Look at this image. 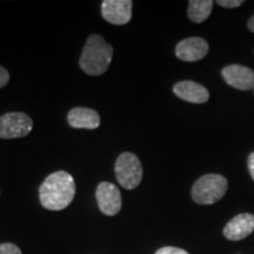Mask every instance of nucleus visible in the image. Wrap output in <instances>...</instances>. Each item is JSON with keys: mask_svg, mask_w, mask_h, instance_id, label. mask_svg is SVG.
<instances>
[{"mask_svg": "<svg viewBox=\"0 0 254 254\" xmlns=\"http://www.w3.org/2000/svg\"><path fill=\"white\" fill-rule=\"evenodd\" d=\"M173 92L180 99L193 104H204L209 99L207 88L195 81L184 80L177 82L173 86Z\"/></svg>", "mask_w": 254, "mask_h": 254, "instance_id": "nucleus-11", "label": "nucleus"}, {"mask_svg": "<svg viewBox=\"0 0 254 254\" xmlns=\"http://www.w3.org/2000/svg\"><path fill=\"white\" fill-rule=\"evenodd\" d=\"M114 172L118 183L125 190H134L140 185L142 166L139 158L131 152H124L117 158Z\"/></svg>", "mask_w": 254, "mask_h": 254, "instance_id": "nucleus-4", "label": "nucleus"}, {"mask_svg": "<svg viewBox=\"0 0 254 254\" xmlns=\"http://www.w3.org/2000/svg\"><path fill=\"white\" fill-rule=\"evenodd\" d=\"M95 196L99 209L105 215L113 217L122 209V193L112 183H100L95 190Z\"/></svg>", "mask_w": 254, "mask_h": 254, "instance_id": "nucleus-6", "label": "nucleus"}, {"mask_svg": "<svg viewBox=\"0 0 254 254\" xmlns=\"http://www.w3.org/2000/svg\"><path fill=\"white\" fill-rule=\"evenodd\" d=\"M113 57V47L99 34L87 38L79 66L88 75H101L109 68Z\"/></svg>", "mask_w": 254, "mask_h": 254, "instance_id": "nucleus-2", "label": "nucleus"}, {"mask_svg": "<svg viewBox=\"0 0 254 254\" xmlns=\"http://www.w3.org/2000/svg\"><path fill=\"white\" fill-rule=\"evenodd\" d=\"M214 2L212 0H190L189 2V18L193 23L201 24L212 13Z\"/></svg>", "mask_w": 254, "mask_h": 254, "instance_id": "nucleus-13", "label": "nucleus"}, {"mask_svg": "<svg viewBox=\"0 0 254 254\" xmlns=\"http://www.w3.org/2000/svg\"><path fill=\"white\" fill-rule=\"evenodd\" d=\"M155 254H190L187 251L183 249H178V247H172V246H166L159 249Z\"/></svg>", "mask_w": 254, "mask_h": 254, "instance_id": "nucleus-15", "label": "nucleus"}, {"mask_svg": "<svg viewBox=\"0 0 254 254\" xmlns=\"http://www.w3.org/2000/svg\"><path fill=\"white\" fill-rule=\"evenodd\" d=\"M224 80L232 87L241 91H249L254 87V72L243 65H228L222 68Z\"/></svg>", "mask_w": 254, "mask_h": 254, "instance_id": "nucleus-9", "label": "nucleus"}, {"mask_svg": "<svg viewBox=\"0 0 254 254\" xmlns=\"http://www.w3.org/2000/svg\"><path fill=\"white\" fill-rule=\"evenodd\" d=\"M0 254H21V251L14 244L5 243L0 245Z\"/></svg>", "mask_w": 254, "mask_h": 254, "instance_id": "nucleus-14", "label": "nucleus"}, {"mask_svg": "<svg viewBox=\"0 0 254 254\" xmlns=\"http://www.w3.org/2000/svg\"><path fill=\"white\" fill-rule=\"evenodd\" d=\"M228 189L227 179L221 174L209 173L193 184L192 199L199 205H212L224 198Z\"/></svg>", "mask_w": 254, "mask_h": 254, "instance_id": "nucleus-3", "label": "nucleus"}, {"mask_svg": "<svg viewBox=\"0 0 254 254\" xmlns=\"http://www.w3.org/2000/svg\"><path fill=\"white\" fill-rule=\"evenodd\" d=\"M67 122L73 128L95 129L100 126V116L97 111L86 107H75L67 114Z\"/></svg>", "mask_w": 254, "mask_h": 254, "instance_id": "nucleus-12", "label": "nucleus"}, {"mask_svg": "<svg viewBox=\"0 0 254 254\" xmlns=\"http://www.w3.org/2000/svg\"><path fill=\"white\" fill-rule=\"evenodd\" d=\"M217 4L225 8H236L244 4L243 0H218Z\"/></svg>", "mask_w": 254, "mask_h": 254, "instance_id": "nucleus-16", "label": "nucleus"}, {"mask_svg": "<svg viewBox=\"0 0 254 254\" xmlns=\"http://www.w3.org/2000/svg\"><path fill=\"white\" fill-rule=\"evenodd\" d=\"M247 167H249L250 176L254 182V152H252V153L249 155V159H247Z\"/></svg>", "mask_w": 254, "mask_h": 254, "instance_id": "nucleus-18", "label": "nucleus"}, {"mask_svg": "<svg viewBox=\"0 0 254 254\" xmlns=\"http://www.w3.org/2000/svg\"><path fill=\"white\" fill-rule=\"evenodd\" d=\"M208 49V43L205 39L200 37H190L178 43L176 56L183 62H198L207 56Z\"/></svg>", "mask_w": 254, "mask_h": 254, "instance_id": "nucleus-8", "label": "nucleus"}, {"mask_svg": "<svg viewBox=\"0 0 254 254\" xmlns=\"http://www.w3.org/2000/svg\"><path fill=\"white\" fill-rule=\"evenodd\" d=\"M9 81V73L7 69L0 66V88L5 87Z\"/></svg>", "mask_w": 254, "mask_h": 254, "instance_id": "nucleus-17", "label": "nucleus"}, {"mask_svg": "<svg viewBox=\"0 0 254 254\" xmlns=\"http://www.w3.org/2000/svg\"><path fill=\"white\" fill-rule=\"evenodd\" d=\"M74 195V179L65 171L50 174L39 187L40 204L50 211H62L66 208L73 201Z\"/></svg>", "mask_w": 254, "mask_h": 254, "instance_id": "nucleus-1", "label": "nucleus"}, {"mask_svg": "<svg viewBox=\"0 0 254 254\" xmlns=\"http://www.w3.org/2000/svg\"><path fill=\"white\" fill-rule=\"evenodd\" d=\"M131 0H104L101 2V14L107 23L125 25L132 18Z\"/></svg>", "mask_w": 254, "mask_h": 254, "instance_id": "nucleus-7", "label": "nucleus"}, {"mask_svg": "<svg viewBox=\"0 0 254 254\" xmlns=\"http://www.w3.org/2000/svg\"><path fill=\"white\" fill-rule=\"evenodd\" d=\"M247 27H249V30L251 32H253L254 33V15H252V17L250 18L249 23H247Z\"/></svg>", "mask_w": 254, "mask_h": 254, "instance_id": "nucleus-19", "label": "nucleus"}, {"mask_svg": "<svg viewBox=\"0 0 254 254\" xmlns=\"http://www.w3.org/2000/svg\"><path fill=\"white\" fill-rule=\"evenodd\" d=\"M254 231V215L251 213H241L231 219L225 226L224 237L231 241H240L245 239Z\"/></svg>", "mask_w": 254, "mask_h": 254, "instance_id": "nucleus-10", "label": "nucleus"}, {"mask_svg": "<svg viewBox=\"0 0 254 254\" xmlns=\"http://www.w3.org/2000/svg\"><path fill=\"white\" fill-rule=\"evenodd\" d=\"M33 129V122L23 112H9L0 117V139L23 138Z\"/></svg>", "mask_w": 254, "mask_h": 254, "instance_id": "nucleus-5", "label": "nucleus"}]
</instances>
